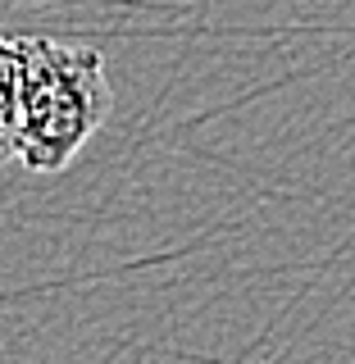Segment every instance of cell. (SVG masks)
Here are the masks:
<instances>
[{
  "instance_id": "1",
  "label": "cell",
  "mask_w": 355,
  "mask_h": 364,
  "mask_svg": "<svg viewBox=\"0 0 355 364\" xmlns=\"http://www.w3.org/2000/svg\"><path fill=\"white\" fill-rule=\"evenodd\" d=\"M18 164L64 173L110 114L105 55L96 46L18 32Z\"/></svg>"
},
{
  "instance_id": "2",
  "label": "cell",
  "mask_w": 355,
  "mask_h": 364,
  "mask_svg": "<svg viewBox=\"0 0 355 364\" xmlns=\"http://www.w3.org/2000/svg\"><path fill=\"white\" fill-rule=\"evenodd\" d=\"M18 159V50L0 32V164Z\"/></svg>"
}]
</instances>
